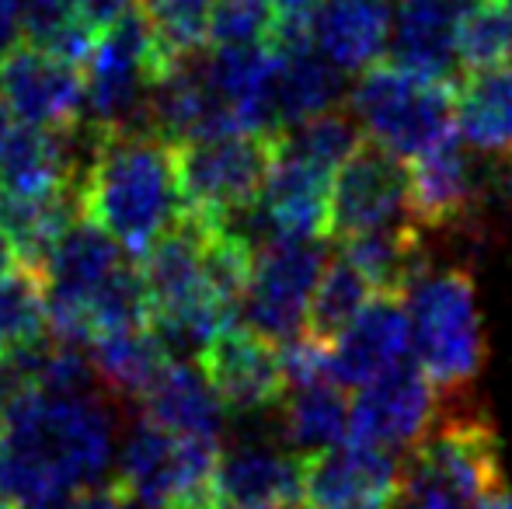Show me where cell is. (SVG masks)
I'll return each mask as SVG.
<instances>
[{"label":"cell","mask_w":512,"mask_h":509,"mask_svg":"<svg viewBox=\"0 0 512 509\" xmlns=\"http://www.w3.org/2000/svg\"><path fill=\"white\" fill-rule=\"evenodd\" d=\"M88 360L95 367L98 384L108 387L115 398H143L164 374L171 356L147 325L98 335L88 349Z\"/></svg>","instance_id":"4316f807"},{"label":"cell","mask_w":512,"mask_h":509,"mask_svg":"<svg viewBox=\"0 0 512 509\" xmlns=\"http://www.w3.org/2000/svg\"><path fill=\"white\" fill-rule=\"evenodd\" d=\"M387 0H317L307 21V39L342 74H363L391 46Z\"/></svg>","instance_id":"e0dca14e"},{"label":"cell","mask_w":512,"mask_h":509,"mask_svg":"<svg viewBox=\"0 0 512 509\" xmlns=\"http://www.w3.org/2000/svg\"><path fill=\"white\" fill-rule=\"evenodd\" d=\"M408 213V164L363 140L331 182L328 238L352 241L359 234L405 224Z\"/></svg>","instance_id":"30bf717a"},{"label":"cell","mask_w":512,"mask_h":509,"mask_svg":"<svg viewBox=\"0 0 512 509\" xmlns=\"http://www.w3.org/2000/svg\"><path fill=\"white\" fill-rule=\"evenodd\" d=\"M0 98L18 123L60 129L84 116V67L21 39L0 53Z\"/></svg>","instance_id":"7c38bea8"},{"label":"cell","mask_w":512,"mask_h":509,"mask_svg":"<svg viewBox=\"0 0 512 509\" xmlns=\"http://www.w3.org/2000/svg\"><path fill=\"white\" fill-rule=\"evenodd\" d=\"M140 401L143 415L161 429H168V433L189 436V440H223L227 405L213 391V384L206 381L203 367L171 360Z\"/></svg>","instance_id":"44dd1931"},{"label":"cell","mask_w":512,"mask_h":509,"mask_svg":"<svg viewBox=\"0 0 512 509\" xmlns=\"http://www.w3.org/2000/svg\"><path fill=\"white\" fill-rule=\"evenodd\" d=\"M21 265V255L18 248H14V241L4 234V227H0V276H7L11 269H18Z\"/></svg>","instance_id":"ab89813d"},{"label":"cell","mask_w":512,"mask_h":509,"mask_svg":"<svg viewBox=\"0 0 512 509\" xmlns=\"http://www.w3.org/2000/svg\"><path fill=\"white\" fill-rule=\"evenodd\" d=\"M98 35L102 32L84 18L77 0H28L21 14V39L77 67L91 60Z\"/></svg>","instance_id":"f1b7e54d"},{"label":"cell","mask_w":512,"mask_h":509,"mask_svg":"<svg viewBox=\"0 0 512 509\" xmlns=\"http://www.w3.org/2000/svg\"><path fill=\"white\" fill-rule=\"evenodd\" d=\"M74 220H81V196L74 185L46 192H0V227L14 241L21 262L35 269Z\"/></svg>","instance_id":"d4e9b609"},{"label":"cell","mask_w":512,"mask_h":509,"mask_svg":"<svg viewBox=\"0 0 512 509\" xmlns=\"http://www.w3.org/2000/svg\"><path fill=\"white\" fill-rule=\"evenodd\" d=\"M359 143H363V126L356 123V116L349 109L321 112V116L293 123L283 133H276L279 154L300 157V161L314 164V168L328 171V175H335L349 161Z\"/></svg>","instance_id":"1f68e13d"},{"label":"cell","mask_w":512,"mask_h":509,"mask_svg":"<svg viewBox=\"0 0 512 509\" xmlns=\"http://www.w3.org/2000/svg\"><path fill=\"white\" fill-rule=\"evenodd\" d=\"M349 401L342 384L321 381L307 387H290L279 401V426L290 447L317 454V450L338 447L349 440Z\"/></svg>","instance_id":"83f0119b"},{"label":"cell","mask_w":512,"mask_h":509,"mask_svg":"<svg viewBox=\"0 0 512 509\" xmlns=\"http://www.w3.org/2000/svg\"><path fill=\"white\" fill-rule=\"evenodd\" d=\"M324 265L328 252L314 238H279L262 248L251 265V283L241 304L251 332L276 346L304 332L310 297Z\"/></svg>","instance_id":"ba28073f"},{"label":"cell","mask_w":512,"mask_h":509,"mask_svg":"<svg viewBox=\"0 0 512 509\" xmlns=\"http://www.w3.org/2000/svg\"><path fill=\"white\" fill-rule=\"evenodd\" d=\"M209 234H213V224L206 217H199V213L185 210V217L147 248V255L140 258V272L147 279L154 311L178 307L185 300H196L206 293L203 255Z\"/></svg>","instance_id":"603a6c76"},{"label":"cell","mask_w":512,"mask_h":509,"mask_svg":"<svg viewBox=\"0 0 512 509\" xmlns=\"http://www.w3.org/2000/svg\"><path fill=\"white\" fill-rule=\"evenodd\" d=\"M150 314H154V300H150L147 279H143L140 265L122 262L119 269L102 283V290L91 297L88 304V328L91 342L105 332H126V328H147Z\"/></svg>","instance_id":"836d02e7"},{"label":"cell","mask_w":512,"mask_h":509,"mask_svg":"<svg viewBox=\"0 0 512 509\" xmlns=\"http://www.w3.org/2000/svg\"><path fill=\"white\" fill-rule=\"evenodd\" d=\"M276 4L272 0H213L209 11V42L213 46H262L276 35Z\"/></svg>","instance_id":"8d00e7d4"},{"label":"cell","mask_w":512,"mask_h":509,"mask_svg":"<svg viewBox=\"0 0 512 509\" xmlns=\"http://www.w3.org/2000/svg\"><path fill=\"white\" fill-rule=\"evenodd\" d=\"M115 464V419L95 391L25 387L0 408V496L49 503L102 485Z\"/></svg>","instance_id":"6da1fadb"},{"label":"cell","mask_w":512,"mask_h":509,"mask_svg":"<svg viewBox=\"0 0 512 509\" xmlns=\"http://www.w3.org/2000/svg\"><path fill=\"white\" fill-rule=\"evenodd\" d=\"M474 203H478V171L457 133L408 161V217L415 227L446 231L471 217Z\"/></svg>","instance_id":"2e32d148"},{"label":"cell","mask_w":512,"mask_h":509,"mask_svg":"<svg viewBox=\"0 0 512 509\" xmlns=\"http://www.w3.org/2000/svg\"><path fill=\"white\" fill-rule=\"evenodd\" d=\"M460 4H471L474 7V4H488V0H460Z\"/></svg>","instance_id":"ee69618b"},{"label":"cell","mask_w":512,"mask_h":509,"mask_svg":"<svg viewBox=\"0 0 512 509\" xmlns=\"http://www.w3.org/2000/svg\"><path fill=\"white\" fill-rule=\"evenodd\" d=\"M28 0H0V53L14 46V35L21 32V14Z\"/></svg>","instance_id":"f35d334b"},{"label":"cell","mask_w":512,"mask_h":509,"mask_svg":"<svg viewBox=\"0 0 512 509\" xmlns=\"http://www.w3.org/2000/svg\"><path fill=\"white\" fill-rule=\"evenodd\" d=\"M206 509H220V506H206Z\"/></svg>","instance_id":"bcb514c9"},{"label":"cell","mask_w":512,"mask_h":509,"mask_svg":"<svg viewBox=\"0 0 512 509\" xmlns=\"http://www.w3.org/2000/svg\"><path fill=\"white\" fill-rule=\"evenodd\" d=\"M0 509H7V499L4 496H0Z\"/></svg>","instance_id":"f6af8a7d"},{"label":"cell","mask_w":512,"mask_h":509,"mask_svg":"<svg viewBox=\"0 0 512 509\" xmlns=\"http://www.w3.org/2000/svg\"><path fill=\"white\" fill-rule=\"evenodd\" d=\"M304 509H398L401 464L387 450L338 443L300 457Z\"/></svg>","instance_id":"8fae6325"},{"label":"cell","mask_w":512,"mask_h":509,"mask_svg":"<svg viewBox=\"0 0 512 509\" xmlns=\"http://www.w3.org/2000/svg\"><path fill=\"white\" fill-rule=\"evenodd\" d=\"M457 56L464 70H485L512 60V0H488L464 11Z\"/></svg>","instance_id":"e575fe53"},{"label":"cell","mask_w":512,"mask_h":509,"mask_svg":"<svg viewBox=\"0 0 512 509\" xmlns=\"http://www.w3.org/2000/svg\"><path fill=\"white\" fill-rule=\"evenodd\" d=\"M14 126H18V119H14V112L4 105V98H0V157H4L7 150V140H11Z\"/></svg>","instance_id":"60d3db41"},{"label":"cell","mask_w":512,"mask_h":509,"mask_svg":"<svg viewBox=\"0 0 512 509\" xmlns=\"http://www.w3.org/2000/svg\"><path fill=\"white\" fill-rule=\"evenodd\" d=\"M21 509H70V499H49V503H25Z\"/></svg>","instance_id":"7bdbcfd3"},{"label":"cell","mask_w":512,"mask_h":509,"mask_svg":"<svg viewBox=\"0 0 512 509\" xmlns=\"http://www.w3.org/2000/svg\"><path fill=\"white\" fill-rule=\"evenodd\" d=\"M457 136L481 154H512V60L467 70L453 95Z\"/></svg>","instance_id":"cb8c5ba5"},{"label":"cell","mask_w":512,"mask_h":509,"mask_svg":"<svg viewBox=\"0 0 512 509\" xmlns=\"http://www.w3.org/2000/svg\"><path fill=\"white\" fill-rule=\"evenodd\" d=\"M331 182L335 175L276 150L258 199L283 238H328Z\"/></svg>","instance_id":"7402d4cb"},{"label":"cell","mask_w":512,"mask_h":509,"mask_svg":"<svg viewBox=\"0 0 512 509\" xmlns=\"http://www.w3.org/2000/svg\"><path fill=\"white\" fill-rule=\"evenodd\" d=\"M415 363L436 394L464 391L485 367V328L467 269L425 272L408 293Z\"/></svg>","instance_id":"277c9868"},{"label":"cell","mask_w":512,"mask_h":509,"mask_svg":"<svg viewBox=\"0 0 512 509\" xmlns=\"http://www.w3.org/2000/svg\"><path fill=\"white\" fill-rule=\"evenodd\" d=\"M342 258H349L363 279L373 286L377 297H401L415 290V283L425 276V252H422V234L411 224L387 227V231L359 234L352 241H342Z\"/></svg>","instance_id":"484cf974"},{"label":"cell","mask_w":512,"mask_h":509,"mask_svg":"<svg viewBox=\"0 0 512 509\" xmlns=\"http://www.w3.org/2000/svg\"><path fill=\"white\" fill-rule=\"evenodd\" d=\"M460 0H398L391 18V63L425 77H446L460 63Z\"/></svg>","instance_id":"ffe728a7"},{"label":"cell","mask_w":512,"mask_h":509,"mask_svg":"<svg viewBox=\"0 0 512 509\" xmlns=\"http://www.w3.org/2000/svg\"><path fill=\"white\" fill-rule=\"evenodd\" d=\"M474 509H512V492L502 485V489H495L492 496H485L481 503H474Z\"/></svg>","instance_id":"b9f144b4"},{"label":"cell","mask_w":512,"mask_h":509,"mask_svg":"<svg viewBox=\"0 0 512 509\" xmlns=\"http://www.w3.org/2000/svg\"><path fill=\"white\" fill-rule=\"evenodd\" d=\"M300 485V457L279 454L265 443L230 447L216 461L213 492L220 509H297Z\"/></svg>","instance_id":"ac0fdd59"},{"label":"cell","mask_w":512,"mask_h":509,"mask_svg":"<svg viewBox=\"0 0 512 509\" xmlns=\"http://www.w3.org/2000/svg\"><path fill=\"white\" fill-rule=\"evenodd\" d=\"M77 196L81 217L102 227L133 258L147 255V248L185 217L175 147L161 136L108 133Z\"/></svg>","instance_id":"7a4b0ae2"},{"label":"cell","mask_w":512,"mask_h":509,"mask_svg":"<svg viewBox=\"0 0 512 509\" xmlns=\"http://www.w3.org/2000/svg\"><path fill=\"white\" fill-rule=\"evenodd\" d=\"M453 95L457 84L446 77H425L398 63H373L349 88V112L377 147L411 161L457 133Z\"/></svg>","instance_id":"5b68a950"},{"label":"cell","mask_w":512,"mask_h":509,"mask_svg":"<svg viewBox=\"0 0 512 509\" xmlns=\"http://www.w3.org/2000/svg\"><path fill=\"white\" fill-rule=\"evenodd\" d=\"M206 381L220 394L227 412L234 415H258L279 408L286 398V377L279 346L262 339L251 328L230 325L220 332L203 356H199Z\"/></svg>","instance_id":"5bb4252c"},{"label":"cell","mask_w":512,"mask_h":509,"mask_svg":"<svg viewBox=\"0 0 512 509\" xmlns=\"http://www.w3.org/2000/svg\"><path fill=\"white\" fill-rule=\"evenodd\" d=\"M140 11L147 14L157 42L171 60L199 53L209 42L213 0H140Z\"/></svg>","instance_id":"d590c367"},{"label":"cell","mask_w":512,"mask_h":509,"mask_svg":"<svg viewBox=\"0 0 512 509\" xmlns=\"http://www.w3.org/2000/svg\"><path fill=\"white\" fill-rule=\"evenodd\" d=\"M276 67L269 84V129L272 136L286 126L331 112L345 95L342 70L331 67L310 39L304 42H272Z\"/></svg>","instance_id":"d6986e66"},{"label":"cell","mask_w":512,"mask_h":509,"mask_svg":"<svg viewBox=\"0 0 512 509\" xmlns=\"http://www.w3.org/2000/svg\"><path fill=\"white\" fill-rule=\"evenodd\" d=\"M136 4H140V0H77L84 18H88L98 32H105L108 25H115V21L126 18L129 11H136Z\"/></svg>","instance_id":"74e56055"},{"label":"cell","mask_w":512,"mask_h":509,"mask_svg":"<svg viewBox=\"0 0 512 509\" xmlns=\"http://www.w3.org/2000/svg\"><path fill=\"white\" fill-rule=\"evenodd\" d=\"M411 314L401 297H373L359 318L331 342V377L342 387H366L408 363Z\"/></svg>","instance_id":"9a60e30c"},{"label":"cell","mask_w":512,"mask_h":509,"mask_svg":"<svg viewBox=\"0 0 512 509\" xmlns=\"http://www.w3.org/2000/svg\"><path fill=\"white\" fill-rule=\"evenodd\" d=\"M276 161V136L220 133L178 143L175 164L185 210L213 224L220 213L262 196V185Z\"/></svg>","instance_id":"52a82bcc"},{"label":"cell","mask_w":512,"mask_h":509,"mask_svg":"<svg viewBox=\"0 0 512 509\" xmlns=\"http://www.w3.org/2000/svg\"><path fill=\"white\" fill-rule=\"evenodd\" d=\"M436 422V387L418 370V363H401L380 381L359 387L349 408V440L377 450L415 447Z\"/></svg>","instance_id":"4fadbf2b"},{"label":"cell","mask_w":512,"mask_h":509,"mask_svg":"<svg viewBox=\"0 0 512 509\" xmlns=\"http://www.w3.org/2000/svg\"><path fill=\"white\" fill-rule=\"evenodd\" d=\"M49 335L46 283L35 265L21 262L0 276V360Z\"/></svg>","instance_id":"f546056e"},{"label":"cell","mask_w":512,"mask_h":509,"mask_svg":"<svg viewBox=\"0 0 512 509\" xmlns=\"http://www.w3.org/2000/svg\"><path fill=\"white\" fill-rule=\"evenodd\" d=\"M502 485L506 475L495 426L478 415H450L432 422L401 461L398 509H474Z\"/></svg>","instance_id":"3957f363"},{"label":"cell","mask_w":512,"mask_h":509,"mask_svg":"<svg viewBox=\"0 0 512 509\" xmlns=\"http://www.w3.org/2000/svg\"><path fill=\"white\" fill-rule=\"evenodd\" d=\"M230 325H234V314L223 304H216L209 293L150 314V332L157 335L164 353L178 363H192V356L199 360L209 349V342L220 332H227Z\"/></svg>","instance_id":"d6a6232c"},{"label":"cell","mask_w":512,"mask_h":509,"mask_svg":"<svg viewBox=\"0 0 512 509\" xmlns=\"http://www.w3.org/2000/svg\"><path fill=\"white\" fill-rule=\"evenodd\" d=\"M122 262H126L122 248L98 224L81 217L67 227V234L39 265L42 283H46L49 332L56 339L91 346L88 304Z\"/></svg>","instance_id":"9c48e42d"},{"label":"cell","mask_w":512,"mask_h":509,"mask_svg":"<svg viewBox=\"0 0 512 509\" xmlns=\"http://www.w3.org/2000/svg\"><path fill=\"white\" fill-rule=\"evenodd\" d=\"M220 443L189 440L143 419L119 447V485L129 496L157 509H206L216 506L213 478Z\"/></svg>","instance_id":"8992f818"},{"label":"cell","mask_w":512,"mask_h":509,"mask_svg":"<svg viewBox=\"0 0 512 509\" xmlns=\"http://www.w3.org/2000/svg\"><path fill=\"white\" fill-rule=\"evenodd\" d=\"M377 297L373 286L363 279V272L349 262V258L338 255L331 265H324L321 279H317V290L310 297V311H307V335L321 342H335L352 321L359 318L370 300Z\"/></svg>","instance_id":"4dcf8cb0"}]
</instances>
